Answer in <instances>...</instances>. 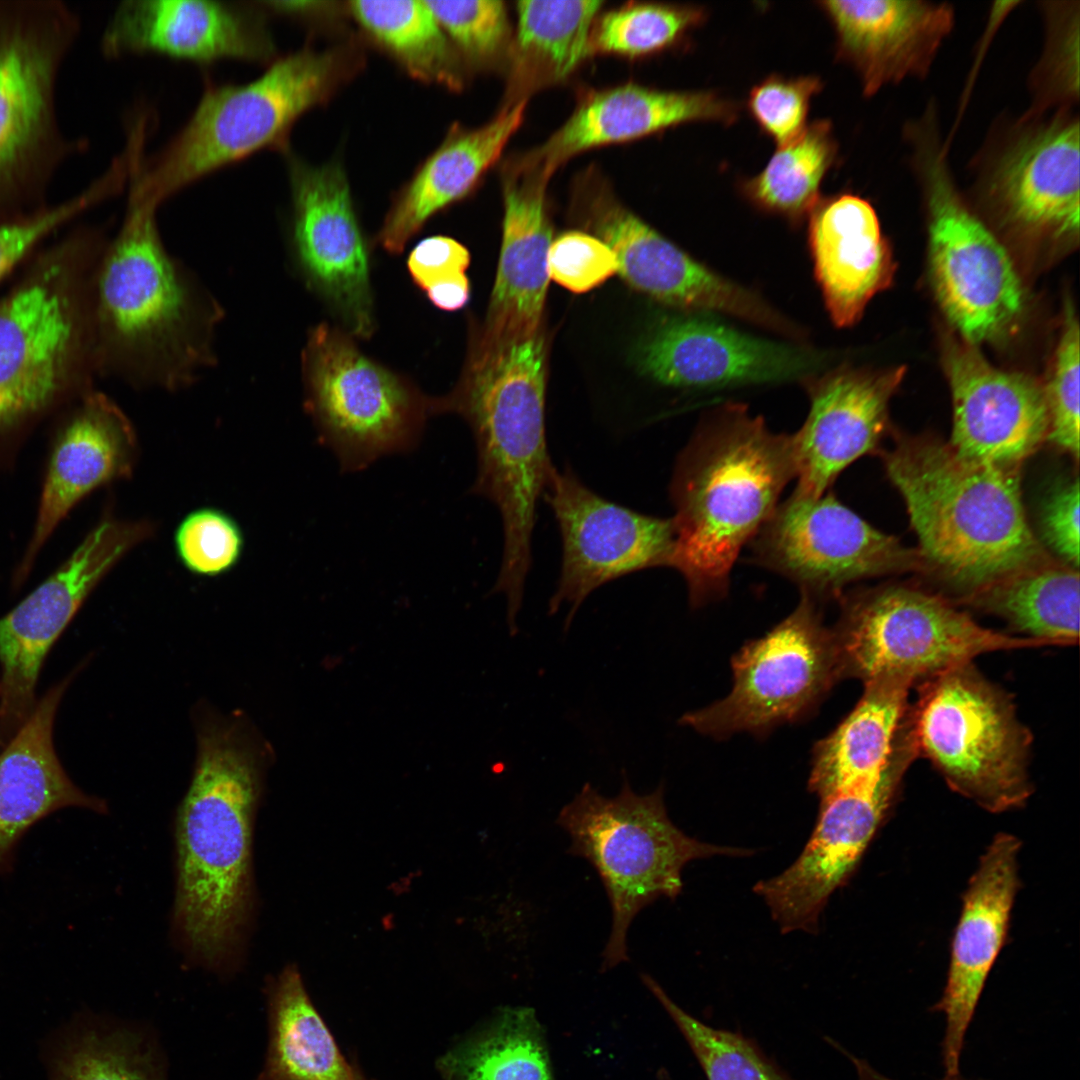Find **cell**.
Returning <instances> with one entry per match:
<instances>
[{"mask_svg":"<svg viewBox=\"0 0 1080 1080\" xmlns=\"http://www.w3.org/2000/svg\"><path fill=\"white\" fill-rule=\"evenodd\" d=\"M72 678L46 692L0 752V873L11 866L21 836L43 817L72 806L107 811L103 799L73 783L54 749L56 712Z\"/></svg>","mask_w":1080,"mask_h":1080,"instance_id":"obj_32","label":"cell"},{"mask_svg":"<svg viewBox=\"0 0 1080 1080\" xmlns=\"http://www.w3.org/2000/svg\"><path fill=\"white\" fill-rule=\"evenodd\" d=\"M1079 324L1070 305L1049 380L1044 385L1049 416L1047 440L1079 457Z\"/></svg>","mask_w":1080,"mask_h":1080,"instance_id":"obj_47","label":"cell"},{"mask_svg":"<svg viewBox=\"0 0 1080 1080\" xmlns=\"http://www.w3.org/2000/svg\"><path fill=\"white\" fill-rule=\"evenodd\" d=\"M1079 480L1055 490L1044 505L1042 535L1048 546L1074 568L1079 566Z\"/></svg>","mask_w":1080,"mask_h":1080,"instance_id":"obj_52","label":"cell"},{"mask_svg":"<svg viewBox=\"0 0 1080 1080\" xmlns=\"http://www.w3.org/2000/svg\"><path fill=\"white\" fill-rule=\"evenodd\" d=\"M18 428L11 413L0 400V435Z\"/></svg>","mask_w":1080,"mask_h":1080,"instance_id":"obj_55","label":"cell"},{"mask_svg":"<svg viewBox=\"0 0 1080 1080\" xmlns=\"http://www.w3.org/2000/svg\"><path fill=\"white\" fill-rule=\"evenodd\" d=\"M344 48H305L241 85L209 86L170 142L132 174L128 199L160 205L181 189L265 148H283L296 120L351 71Z\"/></svg>","mask_w":1080,"mask_h":1080,"instance_id":"obj_7","label":"cell"},{"mask_svg":"<svg viewBox=\"0 0 1080 1080\" xmlns=\"http://www.w3.org/2000/svg\"><path fill=\"white\" fill-rule=\"evenodd\" d=\"M425 2L463 63L481 70L506 67L512 33L504 2Z\"/></svg>","mask_w":1080,"mask_h":1080,"instance_id":"obj_44","label":"cell"},{"mask_svg":"<svg viewBox=\"0 0 1080 1080\" xmlns=\"http://www.w3.org/2000/svg\"><path fill=\"white\" fill-rule=\"evenodd\" d=\"M425 292L429 301L438 309L454 312L468 303L471 288L466 274H461L437 283Z\"/></svg>","mask_w":1080,"mask_h":1080,"instance_id":"obj_53","label":"cell"},{"mask_svg":"<svg viewBox=\"0 0 1080 1080\" xmlns=\"http://www.w3.org/2000/svg\"><path fill=\"white\" fill-rule=\"evenodd\" d=\"M175 550L185 568L202 576H217L239 561L243 534L236 521L215 508L195 510L180 522Z\"/></svg>","mask_w":1080,"mask_h":1080,"instance_id":"obj_46","label":"cell"},{"mask_svg":"<svg viewBox=\"0 0 1080 1080\" xmlns=\"http://www.w3.org/2000/svg\"><path fill=\"white\" fill-rule=\"evenodd\" d=\"M53 1080H168L157 1034L134 1021L86 1025L54 1065Z\"/></svg>","mask_w":1080,"mask_h":1080,"instance_id":"obj_41","label":"cell"},{"mask_svg":"<svg viewBox=\"0 0 1080 1080\" xmlns=\"http://www.w3.org/2000/svg\"><path fill=\"white\" fill-rule=\"evenodd\" d=\"M657 1080H672V1078L668 1071L662 1067L657 1071Z\"/></svg>","mask_w":1080,"mask_h":1080,"instance_id":"obj_56","label":"cell"},{"mask_svg":"<svg viewBox=\"0 0 1080 1080\" xmlns=\"http://www.w3.org/2000/svg\"><path fill=\"white\" fill-rule=\"evenodd\" d=\"M928 216L929 266L937 300L962 339L1007 333L1023 312V286L1004 246L958 191L934 113L908 128Z\"/></svg>","mask_w":1080,"mask_h":1080,"instance_id":"obj_11","label":"cell"},{"mask_svg":"<svg viewBox=\"0 0 1080 1080\" xmlns=\"http://www.w3.org/2000/svg\"><path fill=\"white\" fill-rule=\"evenodd\" d=\"M548 345L544 329L524 337H471L455 388L435 400L436 413L464 418L477 450L471 493L490 500L503 527V553L494 593L522 602L531 567L538 499L554 469L545 436Z\"/></svg>","mask_w":1080,"mask_h":1080,"instance_id":"obj_3","label":"cell"},{"mask_svg":"<svg viewBox=\"0 0 1080 1080\" xmlns=\"http://www.w3.org/2000/svg\"><path fill=\"white\" fill-rule=\"evenodd\" d=\"M292 248L308 286L335 312L349 335L374 331V305L366 241L349 183L336 163L290 164Z\"/></svg>","mask_w":1080,"mask_h":1080,"instance_id":"obj_21","label":"cell"},{"mask_svg":"<svg viewBox=\"0 0 1080 1080\" xmlns=\"http://www.w3.org/2000/svg\"><path fill=\"white\" fill-rule=\"evenodd\" d=\"M795 478L791 435L776 434L747 408L708 416L682 451L671 481L675 548L693 607L724 597L733 564Z\"/></svg>","mask_w":1080,"mask_h":1080,"instance_id":"obj_4","label":"cell"},{"mask_svg":"<svg viewBox=\"0 0 1080 1080\" xmlns=\"http://www.w3.org/2000/svg\"><path fill=\"white\" fill-rule=\"evenodd\" d=\"M158 207L128 200L123 222L101 254L94 289L96 366L98 375L174 391L216 364L224 310L169 254Z\"/></svg>","mask_w":1080,"mask_h":1080,"instance_id":"obj_2","label":"cell"},{"mask_svg":"<svg viewBox=\"0 0 1080 1080\" xmlns=\"http://www.w3.org/2000/svg\"><path fill=\"white\" fill-rule=\"evenodd\" d=\"M107 241L98 227L73 228L34 252L0 297V400L19 427L94 390L95 277Z\"/></svg>","mask_w":1080,"mask_h":1080,"instance_id":"obj_6","label":"cell"},{"mask_svg":"<svg viewBox=\"0 0 1080 1080\" xmlns=\"http://www.w3.org/2000/svg\"><path fill=\"white\" fill-rule=\"evenodd\" d=\"M707 17L706 9L697 5L624 6L596 19L590 36V54L637 56L658 52L680 42Z\"/></svg>","mask_w":1080,"mask_h":1080,"instance_id":"obj_42","label":"cell"},{"mask_svg":"<svg viewBox=\"0 0 1080 1080\" xmlns=\"http://www.w3.org/2000/svg\"><path fill=\"white\" fill-rule=\"evenodd\" d=\"M822 88L815 75L772 74L750 89L747 110L760 130L781 146L805 129L811 100Z\"/></svg>","mask_w":1080,"mask_h":1080,"instance_id":"obj_48","label":"cell"},{"mask_svg":"<svg viewBox=\"0 0 1080 1080\" xmlns=\"http://www.w3.org/2000/svg\"><path fill=\"white\" fill-rule=\"evenodd\" d=\"M642 373L671 387L720 388L805 379L827 370L832 354L760 338L711 313L661 319L640 342Z\"/></svg>","mask_w":1080,"mask_h":1080,"instance_id":"obj_22","label":"cell"},{"mask_svg":"<svg viewBox=\"0 0 1080 1080\" xmlns=\"http://www.w3.org/2000/svg\"><path fill=\"white\" fill-rule=\"evenodd\" d=\"M808 244L814 276L832 322L854 325L867 304L887 288L895 263L869 201L840 193L823 200L808 216Z\"/></svg>","mask_w":1080,"mask_h":1080,"instance_id":"obj_31","label":"cell"},{"mask_svg":"<svg viewBox=\"0 0 1080 1080\" xmlns=\"http://www.w3.org/2000/svg\"><path fill=\"white\" fill-rule=\"evenodd\" d=\"M916 687L910 718L918 756L928 759L954 792L987 811L1023 806L1033 792V735L1012 696L973 661Z\"/></svg>","mask_w":1080,"mask_h":1080,"instance_id":"obj_10","label":"cell"},{"mask_svg":"<svg viewBox=\"0 0 1080 1080\" xmlns=\"http://www.w3.org/2000/svg\"><path fill=\"white\" fill-rule=\"evenodd\" d=\"M470 252L459 241L444 235L422 239L410 251L407 268L413 282L426 291L433 285L465 274Z\"/></svg>","mask_w":1080,"mask_h":1080,"instance_id":"obj_51","label":"cell"},{"mask_svg":"<svg viewBox=\"0 0 1080 1080\" xmlns=\"http://www.w3.org/2000/svg\"><path fill=\"white\" fill-rule=\"evenodd\" d=\"M551 174L516 159L503 170L504 215L495 282L484 323L491 337H524L543 328L552 228L546 205Z\"/></svg>","mask_w":1080,"mask_h":1080,"instance_id":"obj_29","label":"cell"},{"mask_svg":"<svg viewBox=\"0 0 1080 1080\" xmlns=\"http://www.w3.org/2000/svg\"><path fill=\"white\" fill-rule=\"evenodd\" d=\"M831 628L841 680L894 677L917 686L977 656L1044 643L983 627L936 594L908 586L842 593Z\"/></svg>","mask_w":1080,"mask_h":1080,"instance_id":"obj_12","label":"cell"},{"mask_svg":"<svg viewBox=\"0 0 1080 1080\" xmlns=\"http://www.w3.org/2000/svg\"><path fill=\"white\" fill-rule=\"evenodd\" d=\"M603 2L520 1L507 59L503 106L566 80L590 55V36Z\"/></svg>","mask_w":1080,"mask_h":1080,"instance_id":"obj_35","label":"cell"},{"mask_svg":"<svg viewBox=\"0 0 1080 1080\" xmlns=\"http://www.w3.org/2000/svg\"><path fill=\"white\" fill-rule=\"evenodd\" d=\"M641 979L684 1036L708 1080H793L751 1039L701 1022L650 975L641 974Z\"/></svg>","mask_w":1080,"mask_h":1080,"instance_id":"obj_43","label":"cell"},{"mask_svg":"<svg viewBox=\"0 0 1080 1080\" xmlns=\"http://www.w3.org/2000/svg\"><path fill=\"white\" fill-rule=\"evenodd\" d=\"M904 373V367L882 372L835 368L802 381L810 409L791 435L797 479L793 495H824L847 466L876 448L887 425L889 400Z\"/></svg>","mask_w":1080,"mask_h":1080,"instance_id":"obj_26","label":"cell"},{"mask_svg":"<svg viewBox=\"0 0 1080 1080\" xmlns=\"http://www.w3.org/2000/svg\"><path fill=\"white\" fill-rule=\"evenodd\" d=\"M150 533L144 522L103 520L0 619V747L32 713L38 676L54 642L104 575Z\"/></svg>","mask_w":1080,"mask_h":1080,"instance_id":"obj_16","label":"cell"},{"mask_svg":"<svg viewBox=\"0 0 1080 1080\" xmlns=\"http://www.w3.org/2000/svg\"><path fill=\"white\" fill-rule=\"evenodd\" d=\"M1079 120L1069 108L1028 112L991 146L978 172L981 195L1009 226L1073 239L1079 232Z\"/></svg>","mask_w":1080,"mask_h":1080,"instance_id":"obj_18","label":"cell"},{"mask_svg":"<svg viewBox=\"0 0 1080 1080\" xmlns=\"http://www.w3.org/2000/svg\"><path fill=\"white\" fill-rule=\"evenodd\" d=\"M754 559L797 584L802 594L836 598L861 579L916 563L893 536L875 529L832 494L793 495L778 505L753 539Z\"/></svg>","mask_w":1080,"mask_h":1080,"instance_id":"obj_17","label":"cell"},{"mask_svg":"<svg viewBox=\"0 0 1080 1080\" xmlns=\"http://www.w3.org/2000/svg\"><path fill=\"white\" fill-rule=\"evenodd\" d=\"M622 779L620 792L612 798L584 784L556 821L571 838L568 852L591 863L611 904L612 927L602 970L628 961L626 938L634 917L661 896L675 899L681 893L682 870L688 862L752 853L686 835L668 816L663 784L639 795L625 772Z\"/></svg>","mask_w":1080,"mask_h":1080,"instance_id":"obj_9","label":"cell"},{"mask_svg":"<svg viewBox=\"0 0 1080 1080\" xmlns=\"http://www.w3.org/2000/svg\"><path fill=\"white\" fill-rule=\"evenodd\" d=\"M863 684L854 708L812 750L808 787L819 798L839 788L878 781L890 765L913 686L894 677Z\"/></svg>","mask_w":1080,"mask_h":1080,"instance_id":"obj_34","label":"cell"},{"mask_svg":"<svg viewBox=\"0 0 1080 1080\" xmlns=\"http://www.w3.org/2000/svg\"><path fill=\"white\" fill-rule=\"evenodd\" d=\"M80 26L62 0H0V222L48 207L56 175L87 146L65 133L57 103Z\"/></svg>","mask_w":1080,"mask_h":1080,"instance_id":"obj_8","label":"cell"},{"mask_svg":"<svg viewBox=\"0 0 1080 1080\" xmlns=\"http://www.w3.org/2000/svg\"><path fill=\"white\" fill-rule=\"evenodd\" d=\"M136 450L129 419L109 397L93 390L74 403L51 453L17 582L28 575L54 530L80 500L99 486L132 473Z\"/></svg>","mask_w":1080,"mask_h":1080,"instance_id":"obj_27","label":"cell"},{"mask_svg":"<svg viewBox=\"0 0 1080 1080\" xmlns=\"http://www.w3.org/2000/svg\"><path fill=\"white\" fill-rule=\"evenodd\" d=\"M963 599L977 609L1001 617L1024 637L1046 646H1071L1078 642V568L1043 563L991 583Z\"/></svg>","mask_w":1080,"mask_h":1080,"instance_id":"obj_37","label":"cell"},{"mask_svg":"<svg viewBox=\"0 0 1080 1080\" xmlns=\"http://www.w3.org/2000/svg\"><path fill=\"white\" fill-rule=\"evenodd\" d=\"M731 668L729 694L685 713L681 725L717 739L739 732L762 736L806 718L841 681L831 628L805 594L790 615L746 642Z\"/></svg>","mask_w":1080,"mask_h":1080,"instance_id":"obj_14","label":"cell"},{"mask_svg":"<svg viewBox=\"0 0 1080 1080\" xmlns=\"http://www.w3.org/2000/svg\"><path fill=\"white\" fill-rule=\"evenodd\" d=\"M304 405L343 472L409 452L436 413L405 378L363 353L343 329L321 323L302 352Z\"/></svg>","mask_w":1080,"mask_h":1080,"instance_id":"obj_13","label":"cell"},{"mask_svg":"<svg viewBox=\"0 0 1080 1080\" xmlns=\"http://www.w3.org/2000/svg\"><path fill=\"white\" fill-rule=\"evenodd\" d=\"M126 181L123 171L111 165L85 189L57 204L15 220L0 222V280L32 255L53 233L81 214L115 195Z\"/></svg>","mask_w":1080,"mask_h":1080,"instance_id":"obj_45","label":"cell"},{"mask_svg":"<svg viewBox=\"0 0 1080 1080\" xmlns=\"http://www.w3.org/2000/svg\"><path fill=\"white\" fill-rule=\"evenodd\" d=\"M738 114L734 101L712 90H661L629 83L586 96L550 138L517 160L553 175L562 163L591 148L687 123L730 125Z\"/></svg>","mask_w":1080,"mask_h":1080,"instance_id":"obj_30","label":"cell"},{"mask_svg":"<svg viewBox=\"0 0 1080 1080\" xmlns=\"http://www.w3.org/2000/svg\"><path fill=\"white\" fill-rule=\"evenodd\" d=\"M562 539L560 577L549 614L570 610L565 631L585 598L599 586L643 569L671 567L672 519L638 513L599 496L566 467H555L544 493Z\"/></svg>","mask_w":1080,"mask_h":1080,"instance_id":"obj_19","label":"cell"},{"mask_svg":"<svg viewBox=\"0 0 1080 1080\" xmlns=\"http://www.w3.org/2000/svg\"><path fill=\"white\" fill-rule=\"evenodd\" d=\"M259 3L210 0H126L101 37L109 58L154 52L209 63L220 59L267 62L274 41Z\"/></svg>","mask_w":1080,"mask_h":1080,"instance_id":"obj_24","label":"cell"},{"mask_svg":"<svg viewBox=\"0 0 1080 1080\" xmlns=\"http://www.w3.org/2000/svg\"><path fill=\"white\" fill-rule=\"evenodd\" d=\"M836 35L837 56L871 96L887 84L922 77L954 24L953 8L922 0L817 3Z\"/></svg>","mask_w":1080,"mask_h":1080,"instance_id":"obj_28","label":"cell"},{"mask_svg":"<svg viewBox=\"0 0 1080 1080\" xmlns=\"http://www.w3.org/2000/svg\"><path fill=\"white\" fill-rule=\"evenodd\" d=\"M777 151L757 175L743 180L740 190L755 207L802 223L820 200V187L838 156V144L828 120H816Z\"/></svg>","mask_w":1080,"mask_h":1080,"instance_id":"obj_40","label":"cell"},{"mask_svg":"<svg viewBox=\"0 0 1080 1080\" xmlns=\"http://www.w3.org/2000/svg\"><path fill=\"white\" fill-rule=\"evenodd\" d=\"M915 759L899 748L882 779L820 797L817 823L798 858L754 886L783 933H815L829 897L850 876Z\"/></svg>","mask_w":1080,"mask_h":1080,"instance_id":"obj_20","label":"cell"},{"mask_svg":"<svg viewBox=\"0 0 1080 1080\" xmlns=\"http://www.w3.org/2000/svg\"><path fill=\"white\" fill-rule=\"evenodd\" d=\"M574 210L614 252L634 289L682 311L721 313L798 338L802 330L762 297L699 262L616 199L600 176L579 177Z\"/></svg>","mask_w":1080,"mask_h":1080,"instance_id":"obj_15","label":"cell"},{"mask_svg":"<svg viewBox=\"0 0 1080 1080\" xmlns=\"http://www.w3.org/2000/svg\"><path fill=\"white\" fill-rule=\"evenodd\" d=\"M268 1046L257 1080H355L294 964L266 982Z\"/></svg>","mask_w":1080,"mask_h":1080,"instance_id":"obj_36","label":"cell"},{"mask_svg":"<svg viewBox=\"0 0 1080 1080\" xmlns=\"http://www.w3.org/2000/svg\"><path fill=\"white\" fill-rule=\"evenodd\" d=\"M840 1050L843 1051L848 1056V1058L851 1060V1062L853 1063V1065H854V1067L856 1069L859 1080H892V1079H890L888 1077H885L884 1075L880 1074L876 1070H874L866 1061H864L862 1059H859V1058L849 1054L848 1052L844 1051L842 1048ZM942 1080H965V1079H963L959 1075H957V1076H946Z\"/></svg>","mask_w":1080,"mask_h":1080,"instance_id":"obj_54","label":"cell"},{"mask_svg":"<svg viewBox=\"0 0 1080 1080\" xmlns=\"http://www.w3.org/2000/svg\"><path fill=\"white\" fill-rule=\"evenodd\" d=\"M944 364L953 402L950 447L968 460L1020 467L1047 440L1044 385L992 366L963 339L947 342Z\"/></svg>","mask_w":1080,"mask_h":1080,"instance_id":"obj_23","label":"cell"},{"mask_svg":"<svg viewBox=\"0 0 1080 1080\" xmlns=\"http://www.w3.org/2000/svg\"><path fill=\"white\" fill-rule=\"evenodd\" d=\"M444 1080H555L535 1010L504 1007L436 1063Z\"/></svg>","mask_w":1080,"mask_h":1080,"instance_id":"obj_38","label":"cell"},{"mask_svg":"<svg viewBox=\"0 0 1080 1080\" xmlns=\"http://www.w3.org/2000/svg\"><path fill=\"white\" fill-rule=\"evenodd\" d=\"M1020 847L1016 836L997 834L964 894L946 985L934 1007L945 1016L942 1058L946 1076L959 1075L966 1032L1007 934L1019 887Z\"/></svg>","mask_w":1080,"mask_h":1080,"instance_id":"obj_25","label":"cell"},{"mask_svg":"<svg viewBox=\"0 0 1080 1080\" xmlns=\"http://www.w3.org/2000/svg\"><path fill=\"white\" fill-rule=\"evenodd\" d=\"M366 34L414 78L458 90L464 64L425 1L348 2Z\"/></svg>","mask_w":1080,"mask_h":1080,"instance_id":"obj_39","label":"cell"},{"mask_svg":"<svg viewBox=\"0 0 1080 1080\" xmlns=\"http://www.w3.org/2000/svg\"><path fill=\"white\" fill-rule=\"evenodd\" d=\"M355 1080H367L357 1066L355 1070Z\"/></svg>","mask_w":1080,"mask_h":1080,"instance_id":"obj_57","label":"cell"},{"mask_svg":"<svg viewBox=\"0 0 1080 1080\" xmlns=\"http://www.w3.org/2000/svg\"><path fill=\"white\" fill-rule=\"evenodd\" d=\"M904 499L920 555L964 598L1043 564L1021 500L1020 467L959 456L933 438H903L884 454Z\"/></svg>","mask_w":1080,"mask_h":1080,"instance_id":"obj_5","label":"cell"},{"mask_svg":"<svg viewBox=\"0 0 1080 1080\" xmlns=\"http://www.w3.org/2000/svg\"><path fill=\"white\" fill-rule=\"evenodd\" d=\"M549 279L573 293L588 292L618 272L612 249L595 235L567 231L551 242L547 255Z\"/></svg>","mask_w":1080,"mask_h":1080,"instance_id":"obj_49","label":"cell"},{"mask_svg":"<svg viewBox=\"0 0 1080 1080\" xmlns=\"http://www.w3.org/2000/svg\"><path fill=\"white\" fill-rule=\"evenodd\" d=\"M264 752L239 721L207 720L176 815L174 935L191 962L218 976L237 972L245 953Z\"/></svg>","mask_w":1080,"mask_h":1080,"instance_id":"obj_1","label":"cell"},{"mask_svg":"<svg viewBox=\"0 0 1080 1080\" xmlns=\"http://www.w3.org/2000/svg\"><path fill=\"white\" fill-rule=\"evenodd\" d=\"M527 101L502 106L478 128L452 127L393 200L379 230V245L400 254L437 212L465 197L498 160L521 125Z\"/></svg>","mask_w":1080,"mask_h":1080,"instance_id":"obj_33","label":"cell"},{"mask_svg":"<svg viewBox=\"0 0 1080 1080\" xmlns=\"http://www.w3.org/2000/svg\"><path fill=\"white\" fill-rule=\"evenodd\" d=\"M1069 3L1066 8H1050V35L1047 52L1039 66L1041 104H1070L1078 98V12Z\"/></svg>","mask_w":1080,"mask_h":1080,"instance_id":"obj_50","label":"cell"}]
</instances>
